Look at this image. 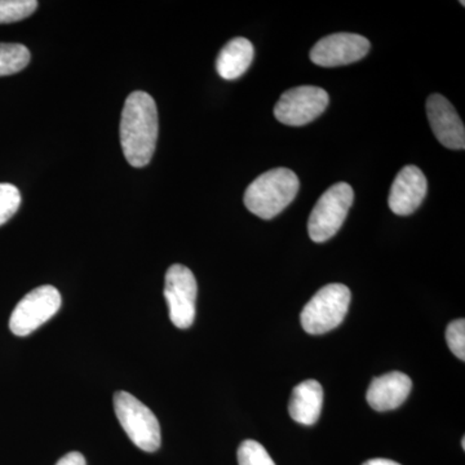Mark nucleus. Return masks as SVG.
Returning a JSON list of instances; mask_svg holds the SVG:
<instances>
[{
    "mask_svg": "<svg viewBox=\"0 0 465 465\" xmlns=\"http://www.w3.org/2000/svg\"><path fill=\"white\" fill-rule=\"evenodd\" d=\"M114 410L125 434L143 451L154 452L161 448V425L148 406L127 391L114 396Z\"/></svg>",
    "mask_w": 465,
    "mask_h": 465,
    "instance_id": "obj_4",
    "label": "nucleus"
},
{
    "mask_svg": "<svg viewBox=\"0 0 465 465\" xmlns=\"http://www.w3.org/2000/svg\"><path fill=\"white\" fill-rule=\"evenodd\" d=\"M30 52L25 45L0 43V76L14 75L30 63Z\"/></svg>",
    "mask_w": 465,
    "mask_h": 465,
    "instance_id": "obj_15",
    "label": "nucleus"
},
{
    "mask_svg": "<svg viewBox=\"0 0 465 465\" xmlns=\"http://www.w3.org/2000/svg\"><path fill=\"white\" fill-rule=\"evenodd\" d=\"M354 192L347 183H338L321 195L308 222L309 237L316 243L331 240L348 216Z\"/></svg>",
    "mask_w": 465,
    "mask_h": 465,
    "instance_id": "obj_5",
    "label": "nucleus"
},
{
    "mask_svg": "<svg viewBox=\"0 0 465 465\" xmlns=\"http://www.w3.org/2000/svg\"><path fill=\"white\" fill-rule=\"evenodd\" d=\"M427 191L423 171L416 166L403 167L391 183L388 198L391 213L399 216L411 215L423 203Z\"/></svg>",
    "mask_w": 465,
    "mask_h": 465,
    "instance_id": "obj_11",
    "label": "nucleus"
},
{
    "mask_svg": "<svg viewBox=\"0 0 465 465\" xmlns=\"http://www.w3.org/2000/svg\"><path fill=\"white\" fill-rule=\"evenodd\" d=\"M158 127L154 99L146 92H133L121 118V145L131 166L142 168L150 163L157 146Z\"/></svg>",
    "mask_w": 465,
    "mask_h": 465,
    "instance_id": "obj_1",
    "label": "nucleus"
},
{
    "mask_svg": "<svg viewBox=\"0 0 465 465\" xmlns=\"http://www.w3.org/2000/svg\"><path fill=\"white\" fill-rule=\"evenodd\" d=\"M351 304V290L341 283L322 287L302 312V326L311 335H322L341 326Z\"/></svg>",
    "mask_w": 465,
    "mask_h": 465,
    "instance_id": "obj_3",
    "label": "nucleus"
},
{
    "mask_svg": "<svg viewBox=\"0 0 465 465\" xmlns=\"http://www.w3.org/2000/svg\"><path fill=\"white\" fill-rule=\"evenodd\" d=\"M329 94L314 85H300L284 92L274 106V115L281 124L300 127L322 115L329 106Z\"/></svg>",
    "mask_w": 465,
    "mask_h": 465,
    "instance_id": "obj_8",
    "label": "nucleus"
},
{
    "mask_svg": "<svg viewBox=\"0 0 465 465\" xmlns=\"http://www.w3.org/2000/svg\"><path fill=\"white\" fill-rule=\"evenodd\" d=\"M252 43L246 38H234L226 43L216 60V70L226 81H234L249 70L252 64Z\"/></svg>",
    "mask_w": 465,
    "mask_h": 465,
    "instance_id": "obj_14",
    "label": "nucleus"
},
{
    "mask_svg": "<svg viewBox=\"0 0 465 465\" xmlns=\"http://www.w3.org/2000/svg\"><path fill=\"white\" fill-rule=\"evenodd\" d=\"M362 465H401L397 461L390 460V459H371Z\"/></svg>",
    "mask_w": 465,
    "mask_h": 465,
    "instance_id": "obj_21",
    "label": "nucleus"
},
{
    "mask_svg": "<svg viewBox=\"0 0 465 465\" xmlns=\"http://www.w3.org/2000/svg\"><path fill=\"white\" fill-rule=\"evenodd\" d=\"M370 47V42L360 34H331L314 45L311 60L322 67L349 65L362 60L369 54Z\"/></svg>",
    "mask_w": 465,
    "mask_h": 465,
    "instance_id": "obj_9",
    "label": "nucleus"
},
{
    "mask_svg": "<svg viewBox=\"0 0 465 465\" xmlns=\"http://www.w3.org/2000/svg\"><path fill=\"white\" fill-rule=\"evenodd\" d=\"M461 446H463V449L465 450V439L463 437V440H461Z\"/></svg>",
    "mask_w": 465,
    "mask_h": 465,
    "instance_id": "obj_22",
    "label": "nucleus"
},
{
    "mask_svg": "<svg viewBox=\"0 0 465 465\" xmlns=\"http://www.w3.org/2000/svg\"><path fill=\"white\" fill-rule=\"evenodd\" d=\"M21 206V194L12 183H0V226L14 217Z\"/></svg>",
    "mask_w": 465,
    "mask_h": 465,
    "instance_id": "obj_18",
    "label": "nucleus"
},
{
    "mask_svg": "<svg viewBox=\"0 0 465 465\" xmlns=\"http://www.w3.org/2000/svg\"><path fill=\"white\" fill-rule=\"evenodd\" d=\"M56 465H87L85 464V459L81 452H69L65 457L61 458L60 460L57 461Z\"/></svg>",
    "mask_w": 465,
    "mask_h": 465,
    "instance_id": "obj_20",
    "label": "nucleus"
},
{
    "mask_svg": "<svg viewBox=\"0 0 465 465\" xmlns=\"http://www.w3.org/2000/svg\"><path fill=\"white\" fill-rule=\"evenodd\" d=\"M36 0H0V24H12L32 16Z\"/></svg>",
    "mask_w": 465,
    "mask_h": 465,
    "instance_id": "obj_16",
    "label": "nucleus"
},
{
    "mask_svg": "<svg viewBox=\"0 0 465 465\" xmlns=\"http://www.w3.org/2000/svg\"><path fill=\"white\" fill-rule=\"evenodd\" d=\"M427 115L437 140L445 148H465V128L452 104L442 94H432L427 100Z\"/></svg>",
    "mask_w": 465,
    "mask_h": 465,
    "instance_id": "obj_10",
    "label": "nucleus"
},
{
    "mask_svg": "<svg viewBox=\"0 0 465 465\" xmlns=\"http://www.w3.org/2000/svg\"><path fill=\"white\" fill-rule=\"evenodd\" d=\"M446 341L450 351L461 361H465V321H454L448 326L446 330Z\"/></svg>",
    "mask_w": 465,
    "mask_h": 465,
    "instance_id": "obj_19",
    "label": "nucleus"
},
{
    "mask_svg": "<svg viewBox=\"0 0 465 465\" xmlns=\"http://www.w3.org/2000/svg\"><path fill=\"white\" fill-rule=\"evenodd\" d=\"M299 177L289 168H274L251 183L244 194V204L253 215L273 219L295 200Z\"/></svg>",
    "mask_w": 465,
    "mask_h": 465,
    "instance_id": "obj_2",
    "label": "nucleus"
},
{
    "mask_svg": "<svg viewBox=\"0 0 465 465\" xmlns=\"http://www.w3.org/2000/svg\"><path fill=\"white\" fill-rule=\"evenodd\" d=\"M61 307V295L50 284L30 291L12 312L9 329L16 336H27L51 320Z\"/></svg>",
    "mask_w": 465,
    "mask_h": 465,
    "instance_id": "obj_6",
    "label": "nucleus"
},
{
    "mask_svg": "<svg viewBox=\"0 0 465 465\" xmlns=\"http://www.w3.org/2000/svg\"><path fill=\"white\" fill-rule=\"evenodd\" d=\"M198 286L191 269L173 264L164 281V298L170 311L171 322L179 329H189L194 323Z\"/></svg>",
    "mask_w": 465,
    "mask_h": 465,
    "instance_id": "obj_7",
    "label": "nucleus"
},
{
    "mask_svg": "<svg viewBox=\"0 0 465 465\" xmlns=\"http://www.w3.org/2000/svg\"><path fill=\"white\" fill-rule=\"evenodd\" d=\"M238 464L240 465H275L262 443L253 440L242 442L238 449Z\"/></svg>",
    "mask_w": 465,
    "mask_h": 465,
    "instance_id": "obj_17",
    "label": "nucleus"
},
{
    "mask_svg": "<svg viewBox=\"0 0 465 465\" xmlns=\"http://www.w3.org/2000/svg\"><path fill=\"white\" fill-rule=\"evenodd\" d=\"M411 388L409 376L402 372H390L371 381L366 394L367 402L376 411H391L405 402Z\"/></svg>",
    "mask_w": 465,
    "mask_h": 465,
    "instance_id": "obj_12",
    "label": "nucleus"
},
{
    "mask_svg": "<svg viewBox=\"0 0 465 465\" xmlns=\"http://www.w3.org/2000/svg\"><path fill=\"white\" fill-rule=\"evenodd\" d=\"M323 406L322 385L316 381H302L293 388L289 412L291 418L302 425L316 424Z\"/></svg>",
    "mask_w": 465,
    "mask_h": 465,
    "instance_id": "obj_13",
    "label": "nucleus"
}]
</instances>
